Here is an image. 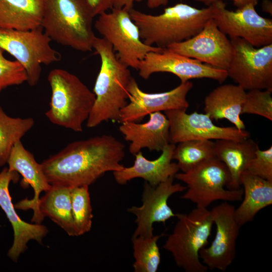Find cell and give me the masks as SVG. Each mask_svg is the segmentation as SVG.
Segmentation results:
<instances>
[{
	"mask_svg": "<svg viewBox=\"0 0 272 272\" xmlns=\"http://www.w3.org/2000/svg\"><path fill=\"white\" fill-rule=\"evenodd\" d=\"M124 144L112 135L74 141L43 160L41 166L51 185L89 186L106 172L122 170Z\"/></svg>",
	"mask_w": 272,
	"mask_h": 272,
	"instance_id": "cell-1",
	"label": "cell"
},
{
	"mask_svg": "<svg viewBox=\"0 0 272 272\" xmlns=\"http://www.w3.org/2000/svg\"><path fill=\"white\" fill-rule=\"evenodd\" d=\"M92 47L100 56L101 66L93 89L95 100L87 120L89 128L104 121H118L121 110L127 104L133 78L129 67L119 59L106 40L96 36Z\"/></svg>",
	"mask_w": 272,
	"mask_h": 272,
	"instance_id": "cell-2",
	"label": "cell"
},
{
	"mask_svg": "<svg viewBox=\"0 0 272 272\" xmlns=\"http://www.w3.org/2000/svg\"><path fill=\"white\" fill-rule=\"evenodd\" d=\"M130 17L139 29L141 38L147 45L162 48L188 39L199 33L214 15L212 4L197 9L178 3L165 8L164 12L153 15L134 9Z\"/></svg>",
	"mask_w": 272,
	"mask_h": 272,
	"instance_id": "cell-3",
	"label": "cell"
},
{
	"mask_svg": "<svg viewBox=\"0 0 272 272\" xmlns=\"http://www.w3.org/2000/svg\"><path fill=\"white\" fill-rule=\"evenodd\" d=\"M47 80L51 96L46 117L54 124L82 132L95 100L94 93L77 76L63 69L50 71Z\"/></svg>",
	"mask_w": 272,
	"mask_h": 272,
	"instance_id": "cell-4",
	"label": "cell"
},
{
	"mask_svg": "<svg viewBox=\"0 0 272 272\" xmlns=\"http://www.w3.org/2000/svg\"><path fill=\"white\" fill-rule=\"evenodd\" d=\"M93 19L83 0H44L41 27L51 40L88 52L96 37Z\"/></svg>",
	"mask_w": 272,
	"mask_h": 272,
	"instance_id": "cell-5",
	"label": "cell"
},
{
	"mask_svg": "<svg viewBox=\"0 0 272 272\" xmlns=\"http://www.w3.org/2000/svg\"><path fill=\"white\" fill-rule=\"evenodd\" d=\"M177 222L163 248L170 252L176 264L186 272H207L199 257L206 247L214 224L207 208L197 207L188 214H175Z\"/></svg>",
	"mask_w": 272,
	"mask_h": 272,
	"instance_id": "cell-6",
	"label": "cell"
},
{
	"mask_svg": "<svg viewBox=\"0 0 272 272\" xmlns=\"http://www.w3.org/2000/svg\"><path fill=\"white\" fill-rule=\"evenodd\" d=\"M174 178L187 185L181 198L190 200L197 207L207 208L216 200L240 201L243 195V189L225 188L230 182V173L217 157L206 160L186 172L177 173Z\"/></svg>",
	"mask_w": 272,
	"mask_h": 272,
	"instance_id": "cell-7",
	"label": "cell"
},
{
	"mask_svg": "<svg viewBox=\"0 0 272 272\" xmlns=\"http://www.w3.org/2000/svg\"><path fill=\"white\" fill-rule=\"evenodd\" d=\"M111 10L98 16L94 28L111 44L119 59L128 67L138 70L148 53L164 49L143 42L139 28L131 19L128 11L117 8Z\"/></svg>",
	"mask_w": 272,
	"mask_h": 272,
	"instance_id": "cell-8",
	"label": "cell"
},
{
	"mask_svg": "<svg viewBox=\"0 0 272 272\" xmlns=\"http://www.w3.org/2000/svg\"><path fill=\"white\" fill-rule=\"evenodd\" d=\"M51 41L42 27L27 31L0 29V47L23 65L31 86L38 83L42 64L49 65L60 60L59 53L51 47Z\"/></svg>",
	"mask_w": 272,
	"mask_h": 272,
	"instance_id": "cell-9",
	"label": "cell"
},
{
	"mask_svg": "<svg viewBox=\"0 0 272 272\" xmlns=\"http://www.w3.org/2000/svg\"><path fill=\"white\" fill-rule=\"evenodd\" d=\"M232 57L227 70L245 90H272V43L255 47L240 37H231Z\"/></svg>",
	"mask_w": 272,
	"mask_h": 272,
	"instance_id": "cell-10",
	"label": "cell"
},
{
	"mask_svg": "<svg viewBox=\"0 0 272 272\" xmlns=\"http://www.w3.org/2000/svg\"><path fill=\"white\" fill-rule=\"evenodd\" d=\"M211 4L214 8L212 18L220 30L230 38H241L255 47L272 43V20L260 16L254 5L232 11L226 9L222 0Z\"/></svg>",
	"mask_w": 272,
	"mask_h": 272,
	"instance_id": "cell-11",
	"label": "cell"
},
{
	"mask_svg": "<svg viewBox=\"0 0 272 272\" xmlns=\"http://www.w3.org/2000/svg\"><path fill=\"white\" fill-rule=\"evenodd\" d=\"M235 208L223 201L210 210L216 225V234L211 245L199 251L202 262L211 270L225 271L236 256V241L240 227L234 215Z\"/></svg>",
	"mask_w": 272,
	"mask_h": 272,
	"instance_id": "cell-12",
	"label": "cell"
},
{
	"mask_svg": "<svg viewBox=\"0 0 272 272\" xmlns=\"http://www.w3.org/2000/svg\"><path fill=\"white\" fill-rule=\"evenodd\" d=\"M165 49L226 71L233 54L230 40L220 30L213 18L195 36Z\"/></svg>",
	"mask_w": 272,
	"mask_h": 272,
	"instance_id": "cell-13",
	"label": "cell"
},
{
	"mask_svg": "<svg viewBox=\"0 0 272 272\" xmlns=\"http://www.w3.org/2000/svg\"><path fill=\"white\" fill-rule=\"evenodd\" d=\"M186 111L174 109L164 111L169 122L171 144L194 140L240 141L250 137V133L245 129L216 125L206 113L194 112L188 114Z\"/></svg>",
	"mask_w": 272,
	"mask_h": 272,
	"instance_id": "cell-14",
	"label": "cell"
},
{
	"mask_svg": "<svg viewBox=\"0 0 272 272\" xmlns=\"http://www.w3.org/2000/svg\"><path fill=\"white\" fill-rule=\"evenodd\" d=\"M192 87V83L188 81L167 92L149 93L142 91L133 78L128 89L129 102L121 110L118 122H137L152 113L187 110L189 103L186 96Z\"/></svg>",
	"mask_w": 272,
	"mask_h": 272,
	"instance_id": "cell-15",
	"label": "cell"
},
{
	"mask_svg": "<svg viewBox=\"0 0 272 272\" xmlns=\"http://www.w3.org/2000/svg\"><path fill=\"white\" fill-rule=\"evenodd\" d=\"M137 70L139 76L145 80L154 73L166 72L178 77L181 83L193 79L209 78L222 83L228 77L226 70L170 52L165 48L160 52L148 53Z\"/></svg>",
	"mask_w": 272,
	"mask_h": 272,
	"instance_id": "cell-16",
	"label": "cell"
},
{
	"mask_svg": "<svg viewBox=\"0 0 272 272\" xmlns=\"http://www.w3.org/2000/svg\"><path fill=\"white\" fill-rule=\"evenodd\" d=\"M174 176L170 177L155 187L145 182L142 206H133L127 210L137 217V227L132 238L152 236L154 235L153 225L154 223H164L175 216L168 205V200L173 194L185 190L186 187L180 183H174Z\"/></svg>",
	"mask_w": 272,
	"mask_h": 272,
	"instance_id": "cell-17",
	"label": "cell"
},
{
	"mask_svg": "<svg viewBox=\"0 0 272 272\" xmlns=\"http://www.w3.org/2000/svg\"><path fill=\"white\" fill-rule=\"evenodd\" d=\"M7 163L8 169L20 174L23 179L22 185L29 184L34 192V197L26 198L16 203L15 209L22 210L31 209L33 211L32 222L41 224L44 219L39 209L40 195L51 187L43 172L40 164L36 161L33 154L25 149L21 141L16 142L10 154Z\"/></svg>",
	"mask_w": 272,
	"mask_h": 272,
	"instance_id": "cell-18",
	"label": "cell"
},
{
	"mask_svg": "<svg viewBox=\"0 0 272 272\" xmlns=\"http://www.w3.org/2000/svg\"><path fill=\"white\" fill-rule=\"evenodd\" d=\"M16 171L4 168L0 172V207L5 213L14 231V240L7 255L14 262L28 248L29 241L35 240L41 243L48 232L47 228L41 224L29 223L22 220L16 212L9 192L11 181L16 182L19 175Z\"/></svg>",
	"mask_w": 272,
	"mask_h": 272,
	"instance_id": "cell-19",
	"label": "cell"
},
{
	"mask_svg": "<svg viewBox=\"0 0 272 272\" xmlns=\"http://www.w3.org/2000/svg\"><path fill=\"white\" fill-rule=\"evenodd\" d=\"M149 116V120L144 123L127 121L119 127L125 141L130 142L129 151L133 155L143 148L162 151L170 144V125L165 114L156 112Z\"/></svg>",
	"mask_w": 272,
	"mask_h": 272,
	"instance_id": "cell-20",
	"label": "cell"
},
{
	"mask_svg": "<svg viewBox=\"0 0 272 272\" xmlns=\"http://www.w3.org/2000/svg\"><path fill=\"white\" fill-rule=\"evenodd\" d=\"M175 146V144L170 143L162 151L161 155L154 160L146 159L140 151L134 155L135 160L132 166L113 172L116 182L125 185L132 179L142 178L155 187L174 176L179 170L177 163L171 162Z\"/></svg>",
	"mask_w": 272,
	"mask_h": 272,
	"instance_id": "cell-21",
	"label": "cell"
},
{
	"mask_svg": "<svg viewBox=\"0 0 272 272\" xmlns=\"http://www.w3.org/2000/svg\"><path fill=\"white\" fill-rule=\"evenodd\" d=\"M246 92L239 85L225 84L212 91L205 98L204 111L213 120L226 119L239 129L245 125L240 117Z\"/></svg>",
	"mask_w": 272,
	"mask_h": 272,
	"instance_id": "cell-22",
	"label": "cell"
},
{
	"mask_svg": "<svg viewBox=\"0 0 272 272\" xmlns=\"http://www.w3.org/2000/svg\"><path fill=\"white\" fill-rule=\"evenodd\" d=\"M258 148L249 138L240 141L218 140L215 142L216 157L225 164L230 173L228 189L240 188L241 176L246 171Z\"/></svg>",
	"mask_w": 272,
	"mask_h": 272,
	"instance_id": "cell-23",
	"label": "cell"
},
{
	"mask_svg": "<svg viewBox=\"0 0 272 272\" xmlns=\"http://www.w3.org/2000/svg\"><path fill=\"white\" fill-rule=\"evenodd\" d=\"M243 199L235 209V219L241 227L252 221L257 214L272 204V181L244 172L240 178Z\"/></svg>",
	"mask_w": 272,
	"mask_h": 272,
	"instance_id": "cell-24",
	"label": "cell"
},
{
	"mask_svg": "<svg viewBox=\"0 0 272 272\" xmlns=\"http://www.w3.org/2000/svg\"><path fill=\"white\" fill-rule=\"evenodd\" d=\"M44 0H0V29L27 31L41 27Z\"/></svg>",
	"mask_w": 272,
	"mask_h": 272,
	"instance_id": "cell-25",
	"label": "cell"
},
{
	"mask_svg": "<svg viewBox=\"0 0 272 272\" xmlns=\"http://www.w3.org/2000/svg\"><path fill=\"white\" fill-rule=\"evenodd\" d=\"M70 187L51 185L40 198L39 209L42 216L48 217L70 236H77L74 223Z\"/></svg>",
	"mask_w": 272,
	"mask_h": 272,
	"instance_id": "cell-26",
	"label": "cell"
},
{
	"mask_svg": "<svg viewBox=\"0 0 272 272\" xmlns=\"http://www.w3.org/2000/svg\"><path fill=\"white\" fill-rule=\"evenodd\" d=\"M35 123L32 117H12L0 106V167L7 163L14 144L21 141Z\"/></svg>",
	"mask_w": 272,
	"mask_h": 272,
	"instance_id": "cell-27",
	"label": "cell"
},
{
	"mask_svg": "<svg viewBox=\"0 0 272 272\" xmlns=\"http://www.w3.org/2000/svg\"><path fill=\"white\" fill-rule=\"evenodd\" d=\"M215 157V142L212 140H194L178 143L172 160L177 161L182 172H186L200 162Z\"/></svg>",
	"mask_w": 272,
	"mask_h": 272,
	"instance_id": "cell-28",
	"label": "cell"
},
{
	"mask_svg": "<svg viewBox=\"0 0 272 272\" xmlns=\"http://www.w3.org/2000/svg\"><path fill=\"white\" fill-rule=\"evenodd\" d=\"M162 235L132 238L133 256V267L135 272H156L161 261V254L157 244Z\"/></svg>",
	"mask_w": 272,
	"mask_h": 272,
	"instance_id": "cell-29",
	"label": "cell"
},
{
	"mask_svg": "<svg viewBox=\"0 0 272 272\" xmlns=\"http://www.w3.org/2000/svg\"><path fill=\"white\" fill-rule=\"evenodd\" d=\"M72 211L77 236L90 231L93 215L88 186L73 187L71 192Z\"/></svg>",
	"mask_w": 272,
	"mask_h": 272,
	"instance_id": "cell-30",
	"label": "cell"
},
{
	"mask_svg": "<svg viewBox=\"0 0 272 272\" xmlns=\"http://www.w3.org/2000/svg\"><path fill=\"white\" fill-rule=\"evenodd\" d=\"M272 90L254 89L246 93L242 114H252L272 120Z\"/></svg>",
	"mask_w": 272,
	"mask_h": 272,
	"instance_id": "cell-31",
	"label": "cell"
},
{
	"mask_svg": "<svg viewBox=\"0 0 272 272\" xmlns=\"http://www.w3.org/2000/svg\"><path fill=\"white\" fill-rule=\"evenodd\" d=\"M0 47V93L8 87L27 82L28 76L23 65L17 60H10L4 55Z\"/></svg>",
	"mask_w": 272,
	"mask_h": 272,
	"instance_id": "cell-32",
	"label": "cell"
},
{
	"mask_svg": "<svg viewBox=\"0 0 272 272\" xmlns=\"http://www.w3.org/2000/svg\"><path fill=\"white\" fill-rule=\"evenodd\" d=\"M248 173L272 181V147L260 150L258 148L246 171Z\"/></svg>",
	"mask_w": 272,
	"mask_h": 272,
	"instance_id": "cell-33",
	"label": "cell"
},
{
	"mask_svg": "<svg viewBox=\"0 0 272 272\" xmlns=\"http://www.w3.org/2000/svg\"><path fill=\"white\" fill-rule=\"evenodd\" d=\"M116 0H83L86 8L94 18L112 10Z\"/></svg>",
	"mask_w": 272,
	"mask_h": 272,
	"instance_id": "cell-34",
	"label": "cell"
},
{
	"mask_svg": "<svg viewBox=\"0 0 272 272\" xmlns=\"http://www.w3.org/2000/svg\"><path fill=\"white\" fill-rule=\"evenodd\" d=\"M197 2L203 3L207 5H210L214 2L220 0H194ZM233 2L234 6L237 8H242L249 4H253L255 6L257 5L258 0H231Z\"/></svg>",
	"mask_w": 272,
	"mask_h": 272,
	"instance_id": "cell-35",
	"label": "cell"
},
{
	"mask_svg": "<svg viewBox=\"0 0 272 272\" xmlns=\"http://www.w3.org/2000/svg\"><path fill=\"white\" fill-rule=\"evenodd\" d=\"M143 0H116L114 8H124L129 11L133 8L135 2H141Z\"/></svg>",
	"mask_w": 272,
	"mask_h": 272,
	"instance_id": "cell-36",
	"label": "cell"
},
{
	"mask_svg": "<svg viewBox=\"0 0 272 272\" xmlns=\"http://www.w3.org/2000/svg\"><path fill=\"white\" fill-rule=\"evenodd\" d=\"M169 0H147V6L153 9L167 5Z\"/></svg>",
	"mask_w": 272,
	"mask_h": 272,
	"instance_id": "cell-37",
	"label": "cell"
},
{
	"mask_svg": "<svg viewBox=\"0 0 272 272\" xmlns=\"http://www.w3.org/2000/svg\"><path fill=\"white\" fill-rule=\"evenodd\" d=\"M263 10L266 12L271 14V5L270 2L265 1L263 5Z\"/></svg>",
	"mask_w": 272,
	"mask_h": 272,
	"instance_id": "cell-38",
	"label": "cell"
}]
</instances>
